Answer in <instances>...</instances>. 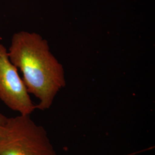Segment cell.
Wrapping results in <instances>:
<instances>
[{
	"instance_id": "6da1fadb",
	"label": "cell",
	"mask_w": 155,
	"mask_h": 155,
	"mask_svg": "<svg viewBox=\"0 0 155 155\" xmlns=\"http://www.w3.org/2000/svg\"><path fill=\"white\" fill-rule=\"evenodd\" d=\"M8 55L22 72L28 93L39 100L36 109H49L66 82L63 67L50 51L47 40L38 33L20 31L13 34Z\"/></svg>"
},
{
	"instance_id": "7a4b0ae2",
	"label": "cell",
	"mask_w": 155,
	"mask_h": 155,
	"mask_svg": "<svg viewBox=\"0 0 155 155\" xmlns=\"http://www.w3.org/2000/svg\"><path fill=\"white\" fill-rule=\"evenodd\" d=\"M0 155H56L48 133L30 115L7 117L0 129Z\"/></svg>"
},
{
	"instance_id": "3957f363",
	"label": "cell",
	"mask_w": 155,
	"mask_h": 155,
	"mask_svg": "<svg viewBox=\"0 0 155 155\" xmlns=\"http://www.w3.org/2000/svg\"><path fill=\"white\" fill-rule=\"evenodd\" d=\"M0 100L9 109L21 115H30L36 106L12 63L5 47L0 43Z\"/></svg>"
},
{
	"instance_id": "277c9868",
	"label": "cell",
	"mask_w": 155,
	"mask_h": 155,
	"mask_svg": "<svg viewBox=\"0 0 155 155\" xmlns=\"http://www.w3.org/2000/svg\"><path fill=\"white\" fill-rule=\"evenodd\" d=\"M6 117L4 115H3L2 114L0 113V129L1 127L2 126V125L4 124V123L6 119Z\"/></svg>"
}]
</instances>
